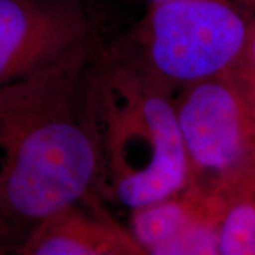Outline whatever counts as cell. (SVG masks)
I'll use <instances>...</instances> for the list:
<instances>
[{
	"instance_id": "1",
	"label": "cell",
	"mask_w": 255,
	"mask_h": 255,
	"mask_svg": "<svg viewBox=\"0 0 255 255\" xmlns=\"http://www.w3.org/2000/svg\"><path fill=\"white\" fill-rule=\"evenodd\" d=\"M97 60L90 41L0 88V210L20 238L102 194Z\"/></svg>"
},
{
	"instance_id": "2",
	"label": "cell",
	"mask_w": 255,
	"mask_h": 255,
	"mask_svg": "<svg viewBox=\"0 0 255 255\" xmlns=\"http://www.w3.org/2000/svg\"><path fill=\"white\" fill-rule=\"evenodd\" d=\"M174 94L122 55L97 60L92 102L102 194L129 211L170 199L190 187Z\"/></svg>"
},
{
	"instance_id": "3",
	"label": "cell",
	"mask_w": 255,
	"mask_h": 255,
	"mask_svg": "<svg viewBox=\"0 0 255 255\" xmlns=\"http://www.w3.org/2000/svg\"><path fill=\"white\" fill-rule=\"evenodd\" d=\"M248 31L228 0H160L137 28L133 54L119 55L177 92L223 73L243 53Z\"/></svg>"
},
{
	"instance_id": "4",
	"label": "cell",
	"mask_w": 255,
	"mask_h": 255,
	"mask_svg": "<svg viewBox=\"0 0 255 255\" xmlns=\"http://www.w3.org/2000/svg\"><path fill=\"white\" fill-rule=\"evenodd\" d=\"M90 41L80 0H0V88Z\"/></svg>"
},
{
	"instance_id": "5",
	"label": "cell",
	"mask_w": 255,
	"mask_h": 255,
	"mask_svg": "<svg viewBox=\"0 0 255 255\" xmlns=\"http://www.w3.org/2000/svg\"><path fill=\"white\" fill-rule=\"evenodd\" d=\"M190 169V186L207 174L228 176L246 153L247 119L237 91L213 77L174 94Z\"/></svg>"
},
{
	"instance_id": "6",
	"label": "cell",
	"mask_w": 255,
	"mask_h": 255,
	"mask_svg": "<svg viewBox=\"0 0 255 255\" xmlns=\"http://www.w3.org/2000/svg\"><path fill=\"white\" fill-rule=\"evenodd\" d=\"M9 255H147L98 196L31 228Z\"/></svg>"
},
{
	"instance_id": "7",
	"label": "cell",
	"mask_w": 255,
	"mask_h": 255,
	"mask_svg": "<svg viewBox=\"0 0 255 255\" xmlns=\"http://www.w3.org/2000/svg\"><path fill=\"white\" fill-rule=\"evenodd\" d=\"M219 243L221 255H255V200L240 199L221 206Z\"/></svg>"
},
{
	"instance_id": "8",
	"label": "cell",
	"mask_w": 255,
	"mask_h": 255,
	"mask_svg": "<svg viewBox=\"0 0 255 255\" xmlns=\"http://www.w3.org/2000/svg\"><path fill=\"white\" fill-rule=\"evenodd\" d=\"M20 236L9 224L0 210V255H9L13 248L20 243Z\"/></svg>"
},
{
	"instance_id": "9",
	"label": "cell",
	"mask_w": 255,
	"mask_h": 255,
	"mask_svg": "<svg viewBox=\"0 0 255 255\" xmlns=\"http://www.w3.org/2000/svg\"><path fill=\"white\" fill-rule=\"evenodd\" d=\"M246 46H248V50H250V60H251V67H253L255 77V31H253V33L248 31Z\"/></svg>"
}]
</instances>
